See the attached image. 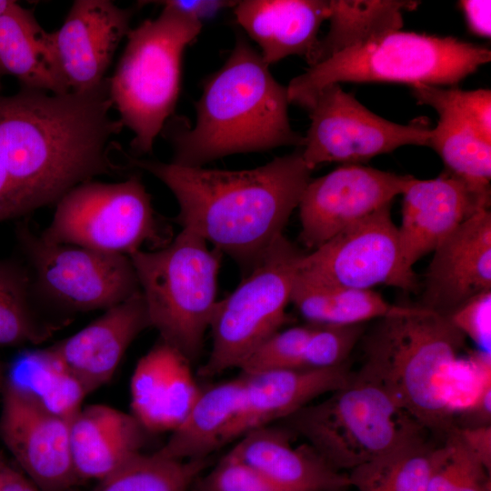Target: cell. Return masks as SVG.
<instances>
[{
	"label": "cell",
	"instance_id": "cell-1",
	"mask_svg": "<svg viewBox=\"0 0 491 491\" xmlns=\"http://www.w3.org/2000/svg\"><path fill=\"white\" fill-rule=\"evenodd\" d=\"M112 107L108 78L81 93L23 87L0 95V162L24 214L122 170L110 158L113 137L124 126L112 118Z\"/></svg>",
	"mask_w": 491,
	"mask_h": 491
},
{
	"label": "cell",
	"instance_id": "cell-2",
	"mask_svg": "<svg viewBox=\"0 0 491 491\" xmlns=\"http://www.w3.org/2000/svg\"><path fill=\"white\" fill-rule=\"evenodd\" d=\"M129 164L162 181L178 203L181 227L232 257L245 276L283 235L312 172L301 150L237 171L133 157Z\"/></svg>",
	"mask_w": 491,
	"mask_h": 491
},
{
	"label": "cell",
	"instance_id": "cell-3",
	"mask_svg": "<svg viewBox=\"0 0 491 491\" xmlns=\"http://www.w3.org/2000/svg\"><path fill=\"white\" fill-rule=\"evenodd\" d=\"M288 104L286 87L239 36L224 65L205 82L194 127L169 131L172 163L202 166L237 153L302 147L304 137L289 123Z\"/></svg>",
	"mask_w": 491,
	"mask_h": 491
},
{
	"label": "cell",
	"instance_id": "cell-4",
	"mask_svg": "<svg viewBox=\"0 0 491 491\" xmlns=\"http://www.w3.org/2000/svg\"><path fill=\"white\" fill-rule=\"evenodd\" d=\"M358 370L382 386L424 429L453 431L451 402L456 358L466 336L442 316L420 306L377 319L364 333Z\"/></svg>",
	"mask_w": 491,
	"mask_h": 491
},
{
	"label": "cell",
	"instance_id": "cell-5",
	"mask_svg": "<svg viewBox=\"0 0 491 491\" xmlns=\"http://www.w3.org/2000/svg\"><path fill=\"white\" fill-rule=\"evenodd\" d=\"M491 60V51L452 36L392 31L309 66L286 87L289 103L307 108L332 84L388 82L453 85Z\"/></svg>",
	"mask_w": 491,
	"mask_h": 491
},
{
	"label": "cell",
	"instance_id": "cell-6",
	"mask_svg": "<svg viewBox=\"0 0 491 491\" xmlns=\"http://www.w3.org/2000/svg\"><path fill=\"white\" fill-rule=\"evenodd\" d=\"M163 5L156 18L129 31L115 74L108 78L113 107L122 125L133 132L131 147L137 154L152 152L174 112L184 50L202 28L194 16Z\"/></svg>",
	"mask_w": 491,
	"mask_h": 491
},
{
	"label": "cell",
	"instance_id": "cell-7",
	"mask_svg": "<svg viewBox=\"0 0 491 491\" xmlns=\"http://www.w3.org/2000/svg\"><path fill=\"white\" fill-rule=\"evenodd\" d=\"M222 254L182 228L167 245L129 256L160 339L190 362L199 358L217 303Z\"/></svg>",
	"mask_w": 491,
	"mask_h": 491
},
{
	"label": "cell",
	"instance_id": "cell-8",
	"mask_svg": "<svg viewBox=\"0 0 491 491\" xmlns=\"http://www.w3.org/2000/svg\"><path fill=\"white\" fill-rule=\"evenodd\" d=\"M285 420L286 427L340 472L425 436L426 431L382 386L358 371L326 400Z\"/></svg>",
	"mask_w": 491,
	"mask_h": 491
},
{
	"label": "cell",
	"instance_id": "cell-9",
	"mask_svg": "<svg viewBox=\"0 0 491 491\" xmlns=\"http://www.w3.org/2000/svg\"><path fill=\"white\" fill-rule=\"evenodd\" d=\"M306 252L281 235L237 287L217 301L210 323L212 347L198 370L214 377L240 368L286 321V307Z\"/></svg>",
	"mask_w": 491,
	"mask_h": 491
},
{
	"label": "cell",
	"instance_id": "cell-10",
	"mask_svg": "<svg viewBox=\"0 0 491 491\" xmlns=\"http://www.w3.org/2000/svg\"><path fill=\"white\" fill-rule=\"evenodd\" d=\"M55 204L53 218L40 235L47 243L129 256L144 245L157 249L172 240L137 175L117 183H82Z\"/></svg>",
	"mask_w": 491,
	"mask_h": 491
},
{
	"label": "cell",
	"instance_id": "cell-11",
	"mask_svg": "<svg viewBox=\"0 0 491 491\" xmlns=\"http://www.w3.org/2000/svg\"><path fill=\"white\" fill-rule=\"evenodd\" d=\"M17 237L37 290L57 306L76 312L106 310L140 291L129 256L47 243L25 224L18 226Z\"/></svg>",
	"mask_w": 491,
	"mask_h": 491
},
{
	"label": "cell",
	"instance_id": "cell-12",
	"mask_svg": "<svg viewBox=\"0 0 491 491\" xmlns=\"http://www.w3.org/2000/svg\"><path fill=\"white\" fill-rule=\"evenodd\" d=\"M306 109L311 122L300 150L312 171L324 163L357 164L403 145L428 146L431 128L422 123L400 125L385 119L340 84L321 89Z\"/></svg>",
	"mask_w": 491,
	"mask_h": 491
},
{
	"label": "cell",
	"instance_id": "cell-13",
	"mask_svg": "<svg viewBox=\"0 0 491 491\" xmlns=\"http://www.w3.org/2000/svg\"><path fill=\"white\" fill-rule=\"evenodd\" d=\"M298 274L319 284L354 289L386 285L409 291L416 282L403 270L391 205L306 252Z\"/></svg>",
	"mask_w": 491,
	"mask_h": 491
},
{
	"label": "cell",
	"instance_id": "cell-14",
	"mask_svg": "<svg viewBox=\"0 0 491 491\" xmlns=\"http://www.w3.org/2000/svg\"><path fill=\"white\" fill-rule=\"evenodd\" d=\"M413 176L343 164L311 179L300 198V240L315 250L336 235L392 204Z\"/></svg>",
	"mask_w": 491,
	"mask_h": 491
},
{
	"label": "cell",
	"instance_id": "cell-15",
	"mask_svg": "<svg viewBox=\"0 0 491 491\" xmlns=\"http://www.w3.org/2000/svg\"><path fill=\"white\" fill-rule=\"evenodd\" d=\"M402 195L399 246L403 270L411 277L421 257L468 217L490 208V189L476 187L446 172L433 179L413 177Z\"/></svg>",
	"mask_w": 491,
	"mask_h": 491
},
{
	"label": "cell",
	"instance_id": "cell-16",
	"mask_svg": "<svg viewBox=\"0 0 491 491\" xmlns=\"http://www.w3.org/2000/svg\"><path fill=\"white\" fill-rule=\"evenodd\" d=\"M0 436L40 491H67L76 484L70 422L53 416L4 386Z\"/></svg>",
	"mask_w": 491,
	"mask_h": 491
},
{
	"label": "cell",
	"instance_id": "cell-17",
	"mask_svg": "<svg viewBox=\"0 0 491 491\" xmlns=\"http://www.w3.org/2000/svg\"><path fill=\"white\" fill-rule=\"evenodd\" d=\"M132 11L108 0H76L59 29L49 32L64 78L72 92H85L105 79L130 29Z\"/></svg>",
	"mask_w": 491,
	"mask_h": 491
},
{
	"label": "cell",
	"instance_id": "cell-18",
	"mask_svg": "<svg viewBox=\"0 0 491 491\" xmlns=\"http://www.w3.org/2000/svg\"><path fill=\"white\" fill-rule=\"evenodd\" d=\"M420 306L448 316L472 297L491 291V212L465 220L434 251Z\"/></svg>",
	"mask_w": 491,
	"mask_h": 491
},
{
	"label": "cell",
	"instance_id": "cell-19",
	"mask_svg": "<svg viewBox=\"0 0 491 491\" xmlns=\"http://www.w3.org/2000/svg\"><path fill=\"white\" fill-rule=\"evenodd\" d=\"M244 378L240 410L227 430L224 446L246 433L286 419L316 397L344 386L354 372L349 361L325 369H281L253 374Z\"/></svg>",
	"mask_w": 491,
	"mask_h": 491
},
{
	"label": "cell",
	"instance_id": "cell-20",
	"mask_svg": "<svg viewBox=\"0 0 491 491\" xmlns=\"http://www.w3.org/2000/svg\"><path fill=\"white\" fill-rule=\"evenodd\" d=\"M150 326L146 304L139 291L49 349L90 394L113 377L131 343Z\"/></svg>",
	"mask_w": 491,
	"mask_h": 491
},
{
	"label": "cell",
	"instance_id": "cell-21",
	"mask_svg": "<svg viewBox=\"0 0 491 491\" xmlns=\"http://www.w3.org/2000/svg\"><path fill=\"white\" fill-rule=\"evenodd\" d=\"M191 362L160 341L137 362L130 382L132 415L145 431L173 432L201 393Z\"/></svg>",
	"mask_w": 491,
	"mask_h": 491
},
{
	"label": "cell",
	"instance_id": "cell-22",
	"mask_svg": "<svg viewBox=\"0 0 491 491\" xmlns=\"http://www.w3.org/2000/svg\"><path fill=\"white\" fill-rule=\"evenodd\" d=\"M295 433L272 425L252 430L226 453L288 491H347L348 475L333 468L308 444L292 446Z\"/></svg>",
	"mask_w": 491,
	"mask_h": 491
},
{
	"label": "cell",
	"instance_id": "cell-23",
	"mask_svg": "<svg viewBox=\"0 0 491 491\" xmlns=\"http://www.w3.org/2000/svg\"><path fill=\"white\" fill-rule=\"evenodd\" d=\"M234 13L238 24L260 46L269 66L292 55L307 60L318 31L329 16L328 0H245Z\"/></svg>",
	"mask_w": 491,
	"mask_h": 491
},
{
	"label": "cell",
	"instance_id": "cell-24",
	"mask_svg": "<svg viewBox=\"0 0 491 491\" xmlns=\"http://www.w3.org/2000/svg\"><path fill=\"white\" fill-rule=\"evenodd\" d=\"M145 430L134 417L106 405L82 407L70 421L75 475L98 481L141 453Z\"/></svg>",
	"mask_w": 491,
	"mask_h": 491
},
{
	"label": "cell",
	"instance_id": "cell-25",
	"mask_svg": "<svg viewBox=\"0 0 491 491\" xmlns=\"http://www.w3.org/2000/svg\"><path fill=\"white\" fill-rule=\"evenodd\" d=\"M19 80L24 88L51 94L70 89L57 62L49 32L15 1L0 15V75Z\"/></svg>",
	"mask_w": 491,
	"mask_h": 491
},
{
	"label": "cell",
	"instance_id": "cell-26",
	"mask_svg": "<svg viewBox=\"0 0 491 491\" xmlns=\"http://www.w3.org/2000/svg\"><path fill=\"white\" fill-rule=\"evenodd\" d=\"M418 104L433 107L438 114L435 128L430 129L428 146L442 158L446 173L470 185L490 189L491 141L447 99L442 86H412Z\"/></svg>",
	"mask_w": 491,
	"mask_h": 491
},
{
	"label": "cell",
	"instance_id": "cell-27",
	"mask_svg": "<svg viewBox=\"0 0 491 491\" xmlns=\"http://www.w3.org/2000/svg\"><path fill=\"white\" fill-rule=\"evenodd\" d=\"M244 390L241 374L202 389L186 417L156 453L175 460L209 458L224 446L225 434L240 410Z\"/></svg>",
	"mask_w": 491,
	"mask_h": 491
},
{
	"label": "cell",
	"instance_id": "cell-28",
	"mask_svg": "<svg viewBox=\"0 0 491 491\" xmlns=\"http://www.w3.org/2000/svg\"><path fill=\"white\" fill-rule=\"evenodd\" d=\"M45 412L71 421L88 395L82 382L48 348L25 351L4 384Z\"/></svg>",
	"mask_w": 491,
	"mask_h": 491
},
{
	"label": "cell",
	"instance_id": "cell-29",
	"mask_svg": "<svg viewBox=\"0 0 491 491\" xmlns=\"http://www.w3.org/2000/svg\"><path fill=\"white\" fill-rule=\"evenodd\" d=\"M328 3L329 30L318 39L306 60L309 66L345 49L400 30L403 13L419 5L417 1L402 0H328Z\"/></svg>",
	"mask_w": 491,
	"mask_h": 491
},
{
	"label": "cell",
	"instance_id": "cell-30",
	"mask_svg": "<svg viewBox=\"0 0 491 491\" xmlns=\"http://www.w3.org/2000/svg\"><path fill=\"white\" fill-rule=\"evenodd\" d=\"M291 303L307 323L318 325L366 324L401 311L373 289L326 286L296 275Z\"/></svg>",
	"mask_w": 491,
	"mask_h": 491
},
{
	"label": "cell",
	"instance_id": "cell-31",
	"mask_svg": "<svg viewBox=\"0 0 491 491\" xmlns=\"http://www.w3.org/2000/svg\"><path fill=\"white\" fill-rule=\"evenodd\" d=\"M440 444L425 436L366 462L347 474L358 491H426Z\"/></svg>",
	"mask_w": 491,
	"mask_h": 491
},
{
	"label": "cell",
	"instance_id": "cell-32",
	"mask_svg": "<svg viewBox=\"0 0 491 491\" xmlns=\"http://www.w3.org/2000/svg\"><path fill=\"white\" fill-rule=\"evenodd\" d=\"M209 464L210 457L175 460L140 453L91 491H189Z\"/></svg>",
	"mask_w": 491,
	"mask_h": 491
},
{
	"label": "cell",
	"instance_id": "cell-33",
	"mask_svg": "<svg viewBox=\"0 0 491 491\" xmlns=\"http://www.w3.org/2000/svg\"><path fill=\"white\" fill-rule=\"evenodd\" d=\"M29 283L22 268L0 261V347L41 344L57 329L35 317L28 300Z\"/></svg>",
	"mask_w": 491,
	"mask_h": 491
},
{
	"label": "cell",
	"instance_id": "cell-34",
	"mask_svg": "<svg viewBox=\"0 0 491 491\" xmlns=\"http://www.w3.org/2000/svg\"><path fill=\"white\" fill-rule=\"evenodd\" d=\"M490 474L454 428L440 444L426 491H491Z\"/></svg>",
	"mask_w": 491,
	"mask_h": 491
},
{
	"label": "cell",
	"instance_id": "cell-35",
	"mask_svg": "<svg viewBox=\"0 0 491 491\" xmlns=\"http://www.w3.org/2000/svg\"><path fill=\"white\" fill-rule=\"evenodd\" d=\"M365 332L366 324H316L304 348L300 368L325 369L346 363Z\"/></svg>",
	"mask_w": 491,
	"mask_h": 491
},
{
	"label": "cell",
	"instance_id": "cell-36",
	"mask_svg": "<svg viewBox=\"0 0 491 491\" xmlns=\"http://www.w3.org/2000/svg\"><path fill=\"white\" fill-rule=\"evenodd\" d=\"M316 324L279 330L263 342L242 364V373L253 374L300 368L304 348Z\"/></svg>",
	"mask_w": 491,
	"mask_h": 491
},
{
	"label": "cell",
	"instance_id": "cell-37",
	"mask_svg": "<svg viewBox=\"0 0 491 491\" xmlns=\"http://www.w3.org/2000/svg\"><path fill=\"white\" fill-rule=\"evenodd\" d=\"M190 491H288L262 474L225 454L207 473H202Z\"/></svg>",
	"mask_w": 491,
	"mask_h": 491
},
{
	"label": "cell",
	"instance_id": "cell-38",
	"mask_svg": "<svg viewBox=\"0 0 491 491\" xmlns=\"http://www.w3.org/2000/svg\"><path fill=\"white\" fill-rule=\"evenodd\" d=\"M491 291L479 294L451 313L447 317L480 349L490 354L491 345Z\"/></svg>",
	"mask_w": 491,
	"mask_h": 491
},
{
	"label": "cell",
	"instance_id": "cell-39",
	"mask_svg": "<svg viewBox=\"0 0 491 491\" xmlns=\"http://www.w3.org/2000/svg\"><path fill=\"white\" fill-rule=\"evenodd\" d=\"M448 100L488 141H491V91L445 88Z\"/></svg>",
	"mask_w": 491,
	"mask_h": 491
},
{
	"label": "cell",
	"instance_id": "cell-40",
	"mask_svg": "<svg viewBox=\"0 0 491 491\" xmlns=\"http://www.w3.org/2000/svg\"><path fill=\"white\" fill-rule=\"evenodd\" d=\"M456 428L491 426V377L486 376L474 402L454 418Z\"/></svg>",
	"mask_w": 491,
	"mask_h": 491
},
{
	"label": "cell",
	"instance_id": "cell-41",
	"mask_svg": "<svg viewBox=\"0 0 491 491\" xmlns=\"http://www.w3.org/2000/svg\"><path fill=\"white\" fill-rule=\"evenodd\" d=\"M466 447L491 473V426L456 428Z\"/></svg>",
	"mask_w": 491,
	"mask_h": 491
},
{
	"label": "cell",
	"instance_id": "cell-42",
	"mask_svg": "<svg viewBox=\"0 0 491 491\" xmlns=\"http://www.w3.org/2000/svg\"><path fill=\"white\" fill-rule=\"evenodd\" d=\"M460 5L465 14L466 21L472 33L485 37H489L490 30V5L489 0L460 1Z\"/></svg>",
	"mask_w": 491,
	"mask_h": 491
},
{
	"label": "cell",
	"instance_id": "cell-43",
	"mask_svg": "<svg viewBox=\"0 0 491 491\" xmlns=\"http://www.w3.org/2000/svg\"><path fill=\"white\" fill-rule=\"evenodd\" d=\"M174 7L181 12L188 14L201 22V19L216 13L222 8L235 6L237 1H183V0H167L156 2Z\"/></svg>",
	"mask_w": 491,
	"mask_h": 491
},
{
	"label": "cell",
	"instance_id": "cell-44",
	"mask_svg": "<svg viewBox=\"0 0 491 491\" xmlns=\"http://www.w3.org/2000/svg\"><path fill=\"white\" fill-rule=\"evenodd\" d=\"M23 215L19 197L0 162V222Z\"/></svg>",
	"mask_w": 491,
	"mask_h": 491
},
{
	"label": "cell",
	"instance_id": "cell-45",
	"mask_svg": "<svg viewBox=\"0 0 491 491\" xmlns=\"http://www.w3.org/2000/svg\"><path fill=\"white\" fill-rule=\"evenodd\" d=\"M2 485L0 491H40L22 473L1 465Z\"/></svg>",
	"mask_w": 491,
	"mask_h": 491
},
{
	"label": "cell",
	"instance_id": "cell-46",
	"mask_svg": "<svg viewBox=\"0 0 491 491\" xmlns=\"http://www.w3.org/2000/svg\"><path fill=\"white\" fill-rule=\"evenodd\" d=\"M12 2V0H0V15L7 9Z\"/></svg>",
	"mask_w": 491,
	"mask_h": 491
},
{
	"label": "cell",
	"instance_id": "cell-47",
	"mask_svg": "<svg viewBox=\"0 0 491 491\" xmlns=\"http://www.w3.org/2000/svg\"><path fill=\"white\" fill-rule=\"evenodd\" d=\"M3 384V372H2V367H1V365H0V387Z\"/></svg>",
	"mask_w": 491,
	"mask_h": 491
},
{
	"label": "cell",
	"instance_id": "cell-48",
	"mask_svg": "<svg viewBox=\"0 0 491 491\" xmlns=\"http://www.w3.org/2000/svg\"><path fill=\"white\" fill-rule=\"evenodd\" d=\"M2 485V470H1V465H0V488Z\"/></svg>",
	"mask_w": 491,
	"mask_h": 491
},
{
	"label": "cell",
	"instance_id": "cell-49",
	"mask_svg": "<svg viewBox=\"0 0 491 491\" xmlns=\"http://www.w3.org/2000/svg\"><path fill=\"white\" fill-rule=\"evenodd\" d=\"M190 491V490H189Z\"/></svg>",
	"mask_w": 491,
	"mask_h": 491
}]
</instances>
